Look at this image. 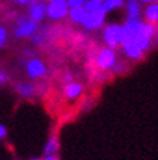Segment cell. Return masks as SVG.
<instances>
[{"label": "cell", "mask_w": 158, "mask_h": 160, "mask_svg": "<svg viewBox=\"0 0 158 160\" xmlns=\"http://www.w3.org/2000/svg\"><path fill=\"white\" fill-rule=\"evenodd\" d=\"M39 24L30 19V17H20L16 23L14 29V37L16 39H26V37H33L37 32Z\"/></svg>", "instance_id": "1"}, {"label": "cell", "mask_w": 158, "mask_h": 160, "mask_svg": "<svg viewBox=\"0 0 158 160\" xmlns=\"http://www.w3.org/2000/svg\"><path fill=\"white\" fill-rule=\"evenodd\" d=\"M104 42L110 49L114 50L115 47L121 46V40H122V26L120 24H108L104 29Z\"/></svg>", "instance_id": "2"}, {"label": "cell", "mask_w": 158, "mask_h": 160, "mask_svg": "<svg viewBox=\"0 0 158 160\" xmlns=\"http://www.w3.org/2000/svg\"><path fill=\"white\" fill-rule=\"evenodd\" d=\"M115 63H117V56H115L114 50L110 49V47L101 49L98 52V54H97V57H96V64L100 70L113 69Z\"/></svg>", "instance_id": "3"}, {"label": "cell", "mask_w": 158, "mask_h": 160, "mask_svg": "<svg viewBox=\"0 0 158 160\" xmlns=\"http://www.w3.org/2000/svg\"><path fill=\"white\" fill-rule=\"evenodd\" d=\"M105 12L104 10H98V12H93V13H87L84 22L81 23V26L86 30H96L104 24L105 22Z\"/></svg>", "instance_id": "4"}, {"label": "cell", "mask_w": 158, "mask_h": 160, "mask_svg": "<svg viewBox=\"0 0 158 160\" xmlns=\"http://www.w3.org/2000/svg\"><path fill=\"white\" fill-rule=\"evenodd\" d=\"M46 66L40 59H30L26 63V73L30 79H40L46 76Z\"/></svg>", "instance_id": "5"}, {"label": "cell", "mask_w": 158, "mask_h": 160, "mask_svg": "<svg viewBox=\"0 0 158 160\" xmlns=\"http://www.w3.org/2000/svg\"><path fill=\"white\" fill-rule=\"evenodd\" d=\"M69 13V6L67 3H53L50 2L46 6V16L51 20H60L66 17Z\"/></svg>", "instance_id": "6"}, {"label": "cell", "mask_w": 158, "mask_h": 160, "mask_svg": "<svg viewBox=\"0 0 158 160\" xmlns=\"http://www.w3.org/2000/svg\"><path fill=\"white\" fill-rule=\"evenodd\" d=\"M16 92L23 99H31L33 96H36L37 87L30 82H20V83L16 84Z\"/></svg>", "instance_id": "7"}, {"label": "cell", "mask_w": 158, "mask_h": 160, "mask_svg": "<svg viewBox=\"0 0 158 160\" xmlns=\"http://www.w3.org/2000/svg\"><path fill=\"white\" fill-rule=\"evenodd\" d=\"M29 17L33 22L39 23L46 17V4L41 2H37L34 4H30V10H29Z\"/></svg>", "instance_id": "8"}, {"label": "cell", "mask_w": 158, "mask_h": 160, "mask_svg": "<svg viewBox=\"0 0 158 160\" xmlns=\"http://www.w3.org/2000/svg\"><path fill=\"white\" fill-rule=\"evenodd\" d=\"M83 94V86L77 82H70L64 86V96L69 100H76Z\"/></svg>", "instance_id": "9"}, {"label": "cell", "mask_w": 158, "mask_h": 160, "mask_svg": "<svg viewBox=\"0 0 158 160\" xmlns=\"http://www.w3.org/2000/svg\"><path fill=\"white\" fill-rule=\"evenodd\" d=\"M141 14V6L138 0H128L127 2V20H137Z\"/></svg>", "instance_id": "10"}, {"label": "cell", "mask_w": 158, "mask_h": 160, "mask_svg": "<svg viewBox=\"0 0 158 160\" xmlns=\"http://www.w3.org/2000/svg\"><path fill=\"white\" fill-rule=\"evenodd\" d=\"M122 49H124V54L131 60H140L144 57V52L135 43H130L127 46H124Z\"/></svg>", "instance_id": "11"}, {"label": "cell", "mask_w": 158, "mask_h": 160, "mask_svg": "<svg viewBox=\"0 0 158 160\" xmlns=\"http://www.w3.org/2000/svg\"><path fill=\"white\" fill-rule=\"evenodd\" d=\"M67 14L70 16V20H71L73 23L81 24L87 16V12L84 7H73V9H69V13Z\"/></svg>", "instance_id": "12"}, {"label": "cell", "mask_w": 158, "mask_h": 160, "mask_svg": "<svg viewBox=\"0 0 158 160\" xmlns=\"http://www.w3.org/2000/svg\"><path fill=\"white\" fill-rule=\"evenodd\" d=\"M144 16L147 23L157 24L158 23V3H148V6L145 7Z\"/></svg>", "instance_id": "13"}, {"label": "cell", "mask_w": 158, "mask_h": 160, "mask_svg": "<svg viewBox=\"0 0 158 160\" xmlns=\"http://www.w3.org/2000/svg\"><path fill=\"white\" fill-rule=\"evenodd\" d=\"M59 139L56 136H50V139L47 140L46 146H44V156H56V153L59 152Z\"/></svg>", "instance_id": "14"}, {"label": "cell", "mask_w": 158, "mask_h": 160, "mask_svg": "<svg viewBox=\"0 0 158 160\" xmlns=\"http://www.w3.org/2000/svg\"><path fill=\"white\" fill-rule=\"evenodd\" d=\"M122 4H124V0H105L104 3H103V10H104L105 13H108L111 10L122 7Z\"/></svg>", "instance_id": "15"}, {"label": "cell", "mask_w": 158, "mask_h": 160, "mask_svg": "<svg viewBox=\"0 0 158 160\" xmlns=\"http://www.w3.org/2000/svg\"><path fill=\"white\" fill-rule=\"evenodd\" d=\"M84 9H86L87 13H93V12H98V10L103 9V3L97 2V0H86L84 3Z\"/></svg>", "instance_id": "16"}, {"label": "cell", "mask_w": 158, "mask_h": 160, "mask_svg": "<svg viewBox=\"0 0 158 160\" xmlns=\"http://www.w3.org/2000/svg\"><path fill=\"white\" fill-rule=\"evenodd\" d=\"M46 37H47V34H46V32H40V33H34V36L31 37V43L33 44H43L44 42H46Z\"/></svg>", "instance_id": "17"}, {"label": "cell", "mask_w": 158, "mask_h": 160, "mask_svg": "<svg viewBox=\"0 0 158 160\" xmlns=\"http://www.w3.org/2000/svg\"><path fill=\"white\" fill-rule=\"evenodd\" d=\"M6 42H7V30L3 26H0V50L6 44Z\"/></svg>", "instance_id": "18"}, {"label": "cell", "mask_w": 158, "mask_h": 160, "mask_svg": "<svg viewBox=\"0 0 158 160\" xmlns=\"http://www.w3.org/2000/svg\"><path fill=\"white\" fill-rule=\"evenodd\" d=\"M84 3H86V0H67L69 9H73V7H83Z\"/></svg>", "instance_id": "19"}, {"label": "cell", "mask_w": 158, "mask_h": 160, "mask_svg": "<svg viewBox=\"0 0 158 160\" xmlns=\"http://www.w3.org/2000/svg\"><path fill=\"white\" fill-rule=\"evenodd\" d=\"M7 80H9V77H7V74L4 73L3 70H0V86H2V84H4V83H6Z\"/></svg>", "instance_id": "20"}, {"label": "cell", "mask_w": 158, "mask_h": 160, "mask_svg": "<svg viewBox=\"0 0 158 160\" xmlns=\"http://www.w3.org/2000/svg\"><path fill=\"white\" fill-rule=\"evenodd\" d=\"M6 133H7V130H6V127H4V124L0 123V140H3L4 137H6Z\"/></svg>", "instance_id": "21"}, {"label": "cell", "mask_w": 158, "mask_h": 160, "mask_svg": "<svg viewBox=\"0 0 158 160\" xmlns=\"http://www.w3.org/2000/svg\"><path fill=\"white\" fill-rule=\"evenodd\" d=\"M14 4H19V6H26V4H29V2L27 0H12Z\"/></svg>", "instance_id": "22"}, {"label": "cell", "mask_w": 158, "mask_h": 160, "mask_svg": "<svg viewBox=\"0 0 158 160\" xmlns=\"http://www.w3.org/2000/svg\"><path fill=\"white\" fill-rule=\"evenodd\" d=\"M41 160H59V157L57 156H44Z\"/></svg>", "instance_id": "23"}, {"label": "cell", "mask_w": 158, "mask_h": 160, "mask_svg": "<svg viewBox=\"0 0 158 160\" xmlns=\"http://www.w3.org/2000/svg\"><path fill=\"white\" fill-rule=\"evenodd\" d=\"M64 82H66V84H67V83H70V82H71V74L67 73L66 76H64Z\"/></svg>", "instance_id": "24"}, {"label": "cell", "mask_w": 158, "mask_h": 160, "mask_svg": "<svg viewBox=\"0 0 158 160\" xmlns=\"http://www.w3.org/2000/svg\"><path fill=\"white\" fill-rule=\"evenodd\" d=\"M141 3H158V0H138Z\"/></svg>", "instance_id": "25"}, {"label": "cell", "mask_w": 158, "mask_h": 160, "mask_svg": "<svg viewBox=\"0 0 158 160\" xmlns=\"http://www.w3.org/2000/svg\"><path fill=\"white\" fill-rule=\"evenodd\" d=\"M53 3H67V0H50Z\"/></svg>", "instance_id": "26"}, {"label": "cell", "mask_w": 158, "mask_h": 160, "mask_svg": "<svg viewBox=\"0 0 158 160\" xmlns=\"http://www.w3.org/2000/svg\"><path fill=\"white\" fill-rule=\"evenodd\" d=\"M152 42H155V44H157V46H158V30H157V33H155L154 39H152Z\"/></svg>", "instance_id": "27"}, {"label": "cell", "mask_w": 158, "mask_h": 160, "mask_svg": "<svg viewBox=\"0 0 158 160\" xmlns=\"http://www.w3.org/2000/svg\"><path fill=\"white\" fill-rule=\"evenodd\" d=\"M29 2V4H34V3H37V0H27Z\"/></svg>", "instance_id": "28"}, {"label": "cell", "mask_w": 158, "mask_h": 160, "mask_svg": "<svg viewBox=\"0 0 158 160\" xmlns=\"http://www.w3.org/2000/svg\"><path fill=\"white\" fill-rule=\"evenodd\" d=\"M97 2H100V3H104L105 0H97Z\"/></svg>", "instance_id": "29"}, {"label": "cell", "mask_w": 158, "mask_h": 160, "mask_svg": "<svg viewBox=\"0 0 158 160\" xmlns=\"http://www.w3.org/2000/svg\"><path fill=\"white\" fill-rule=\"evenodd\" d=\"M31 160H41V159H31Z\"/></svg>", "instance_id": "30"}]
</instances>
